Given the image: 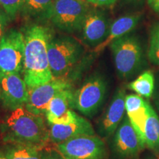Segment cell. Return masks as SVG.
I'll list each match as a JSON object with an SVG mask.
<instances>
[{"instance_id":"6da1fadb","label":"cell","mask_w":159,"mask_h":159,"mask_svg":"<svg viewBox=\"0 0 159 159\" xmlns=\"http://www.w3.org/2000/svg\"><path fill=\"white\" fill-rule=\"evenodd\" d=\"M24 35L25 51L22 75L27 87L30 89L54 79L47 52L52 34L47 27L35 25L27 28Z\"/></svg>"},{"instance_id":"7a4b0ae2","label":"cell","mask_w":159,"mask_h":159,"mask_svg":"<svg viewBox=\"0 0 159 159\" xmlns=\"http://www.w3.org/2000/svg\"><path fill=\"white\" fill-rule=\"evenodd\" d=\"M5 144H18L41 150L49 140L43 116L27 111L25 106L10 111L0 125Z\"/></svg>"},{"instance_id":"3957f363","label":"cell","mask_w":159,"mask_h":159,"mask_svg":"<svg viewBox=\"0 0 159 159\" xmlns=\"http://www.w3.org/2000/svg\"><path fill=\"white\" fill-rule=\"evenodd\" d=\"M49 66L54 78L63 77L71 81L84 54V49L77 40L63 36L52 39L47 47Z\"/></svg>"},{"instance_id":"277c9868","label":"cell","mask_w":159,"mask_h":159,"mask_svg":"<svg viewBox=\"0 0 159 159\" xmlns=\"http://www.w3.org/2000/svg\"><path fill=\"white\" fill-rule=\"evenodd\" d=\"M110 47L119 77L127 79L133 76L143 61V49L138 38L128 34L111 43Z\"/></svg>"},{"instance_id":"5b68a950","label":"cell","mask_w":159,"mask_h":159,"mask_svg":"<svg viewBox=\"0 0 159 159\" xmlns=\"http://www.w3.org/2000/svg\"><path fill=\"white\" fill-rule=\"evenodd\" d=\"M108 84L105 77L96 73L89 77L73 93V109L87 117L97 114L104 102Z\"/></svg>"},{"instance_id":"8992f818","label":"cell","mask_w":159,"mask_h":159,"mask_svg":"<svg viewBox=\"0 0 159 159\" xmlns=\"http://www.w3.org/2000/svg\"><path fill=\"white\" fill-rule=\"evenodd\" d=\"M89 5L85 0H54L48 19L66 33L80 30Z\"/></svg>"},{"instance_id":"52a82bcc","label":"cell","mask_w":159,"mask_h":159,"mask_svg":"<svg viewBox=\"0 0 159 159\" xmlns=\"http://www.w3.org/2000/svg\"><path fill=\"white\" fill-rule=\"evenodd\" d=\"M25 51V35L14 29L5 32L0 41V74H22Z\"/></svg>"},{"instance_id":"ba28073f","label":"cell","mask_w":159,"mask_h":159,"mask_svg":"<svg viewBox=\"0 0 159 159\" xmlns=\"http://www.w3.org/2000/svg\"><path fill=\"white\" fill-rule=\"evenodd\" d=\"M56 150L66 159H106V145L100 137L86 135L55 145Z\"/></svg>"},{"instance_id":"9c48e42d","label":"cell","mask_w":159,"mask_h":159,"mask_svg":"<svg viewBox=\"0 0 159 159\" xmlns=\"http://www.w3.org/2000/svg\"><path fill=\"white\" fill-rule=\"evenodd\" d=\"M72 89L71 82L63 77L54 78L48 83L29 89V97L25 108L39 116H45L49 103L55 95L65 89Z\"/></svg>"},{"instance_id":"30bf717a","label":"cell","mask_w":159,"mask_h":159,"mask_svg":"<svg viewBox=\"0 0 159 159\" xmlns=\"http://www.w3.org/2000/svg\"><path fill=\"white\" fill-rule=\"evenodd\" d=\"M29 89L19 74H0V101L9 111L25 106Z\"/></svg>"},{"instance_id":"8fae6325","label":"cell","mask_w":159,"mask_h":159,"mask_svg":"<svg viewBox=\"0 0 159 159\" xmlns=\"http://www.w3.org/2000/svg\"><path fill=\"white\" fill-rule=\"evenodd\" d=\"M146 144L139 136L128 117L124 116L115 131L113 139V149L117 156L122 158L136 156Z\"/></svg>"},{"instance_id":"7c38bea8","label":"cell","mask_w":159,"mask_h":159,"mask_svg":"<svg viewBox=\"0 0 159 159\" xmlns=\"http://www.w3.org/2000/svg\"><path fill=\"white\" fill-rule=\"evenodd\" d=\"M110 26V21L104 11L97 7H89L81 28L83 42L96 47L106 39Z\"/></svg>"},{"instance_id":"4fadbf2b","label":"cell","mask_w":159,"mask_h":159,"mask_svg":"<svg viewBox=\"0 0 159 159\" xmlns=\"http://www.w3.org/2000/svg\"><path fill=\"white\" fill-rule=\"evenodd\" d=\"M72 89L60 91L49 103L45 116L49 124L67 125L76 120L77 114L72 107Z\"/></svg>"},{"instance_id":"5bb4252c","label":"cell","mask_w":159,"mask_h":159,"mask_svg":"<svg viewBox=\"0 0 159 159\" xmlns=\"http://www.w3.org/2000/svg\"><path fill=\"white\" fill-rule=\"evenodd\" d=\"M125 97L124 89H117L110 104L98 122V130L102 137H109L114 134L125 116Z\"/></svg>"},{"instance_id":"9a60e30c","label":"cell","mask_w":159,"mask_h":159,"mask_svg":"<svg viewBox=\"0 0 159 159\" xmlns=\"http://www.w3.org/2000/svg\"><path fill=\"white\" fill-rule=\"evenodd\" d=\"M49 140L55 145L78 136L95 135V131L91 122L79 115H77L76 120L70 124H49Z\"/></svg>"},{"instance_id":"2e32d148","label":"cell","mask_w":159,"mask_h":159,"mask_svg":"<svg viewBox=\"0 0 159 159\" xmlns=\"http://www.w3.org/2000/svg\"><path fill=\"white\" fill-rule=\"evenodd\" d=\"M149 106V102L138 94H128L125 97L127 116L144 143V128L148 116Z\"/></svg>"},{"instance_id":"e0dca14e","label":"cell","mask_w":159,"mask_h":159,"mask_svg":"<svg viewBox=\"0 0 159 159\" xmlns=\"http://www.w3.org/2000/svg\"><path fill=\"white\" fill-rule=\"evenodd\" d=\"M141 19H142L141 13H132V14L122 16L115 20L111 24L106 39L98 46L94 47L93 52L95 54H99L107 47L110 46L111 43L114 41L125 35L130 34V32L134 30L138 25Z\"/></svg>"},{"instance_id":"ac0fdd59","label":"cell","mask_w":159,"mask_h":159,"mask_svg":"<svg viewBox=\"0 0 159 159\" xmlns=\"http://www.w3.org/2000/svg\"><path fill=\"white\" fill-rule=\"evenodd\" d=\"M144 140L149 149L159 154V117L150 105L145 124Z\"/></svg>"},{"instance_id":"d6986e66","label":"cell","mask_w":159,"mask_h":159,"mask_svg":"<svg viewBox=\"0 0 159 159\" xmlns=\"http://www.w3.org/2000/svg\"><path fill=\"white\" fill-rule=\"evenodd\" d=\"M52 0H25L20 13L26 17L48 19Z\"/></svg>"},{"instance_id":"ffe728a7","label":"cell","mask_w":159,"mask_h":159,"mask_svg":"<svg viewBox=\"0 0 159 159\" xmlns=\"http://www.w3.org/2000/svg\"><path fill=\"white\" fill-rule=\"evenodd\" d=\"M128 88L134 91L139 96L150 98L155 88L154 75L151 71H146L141 74L134 81L129 83Z\"/></svg>"},{"instance_id":"44dd1931","label":"cell","mask_w":159,"mask_h":159,"mask_svg":"<svg viewBox=\"0 0 159 159\" xmlns=\"http://www.w3.org/2000/svg\"><path fill=\"white\" fill-rule=\"evenodd\" d=\"M7 159H41L36 148L18 144H6L2 150Z\"/></svg>"},{"instance_id":"7402d4cb","label":"cell","mask_w":159,"mask_h":159,"mask_svg":"<svg viewBox=\"0 0 159 159\" xmlns=\"http://www.w3.org/2000/svg\"><path fill=\"white\" fill-rule=\"evenodd\" d=\"M148 57L151 62L159 66V21L151 28Z\"/></svg>"},{"instance_id":"603a6c76","label":"cell","mask_w":159,"mask_h":159,"mask_svg":"<svg viewBox=\"0 0 159 159\" xmlns=\"http://www.w3.org/2000/svg\"><path fill=\"white\" fill-rule=\"evenodd\" d=\"M24 2L25 0H0V5L9 19H13L21 12Z\"/></svg>"},{"instance_id":"cb8c5ba5","label":"cell","mask_w":159,"mask_h":159,"mask_svg":"<svg viewBox=\"0 0 159 159\" xmlns=\"http://www.w3.org/2000/svg\"><path fill=\"white\" fill-rule=\"evenodd\" d=\"M41 159H66L57 150H46L41 152Z\"/></svg>"},{"instance_id":"d4e9b609","label":"cell","mask_w":159,"mask_h":159,"mask_svg":"<svg viewBox=\"0 0 159 159\" xmlns=\"http://www.w3.org/2000/svg\"><path fill=\"white\" fill-rule=\"evenodd\" d=\"M87 2L97 7H111L118 0H86Z\"/></svg>"},{"instance_id":"484cf974","label":"cell","mask_w":159,"mask_h":159,"mask_svg":"<svg viewBox=\"0 0 159 159\" xmlns=\"http://www.w3.org/2000/svg\"><path fill=\"white\" fill-rule=\"evenodd\" d=\"M148 3L150 8L159 15V0H148Z\"/></svg>"},{"instance_id":"4316f807","label":"cell","mask_w":159,"mask_h":159,"mask_svg":"<svg viewBox=\"0 0 159 159\" xmlns=\"http://www.w3.org/2000/svg\"><path fill=\"white\" fill-rule=\"evenodd\" d=\"M8 16L6 15V13H2L0 12V24H4V25H7V21H10Z\"/></svg>"},{"instance_id":"83f0119b","label":"cell","mask_w":159,"mask_h":159,"mask_svg":"<svg viewBox=\"0 0 159 159\" xmlns=\"http://www.w3.org/2000/svg\"><path fill=\"white\" fill-rule=\"evenodd\" d=\"M5 27L6 25H4V24H0V41H1V39L2 36L5 34Z\"/></svg>"},{"instance_id":"f1b7e54d","label":"cell","mask_w":159,"mask_h":159,"mask_svg":"<svg viewBox=\"0 0 159 159\" xmlns=\"http://www.w3.org/2000/svg\"><path fill=\"white\" fill-rule=\"evenodd\" d=\"M125 1L127 2L128 3H131V4H142L143 3V2L144 1V0H125Z\"/></svg>"},{"instance_id":"f546056e","label":"cell","mask_w":159,"mask_h":159,"mask_svg":"<svg viewBox=\"0 0 159 159\" xmlns=\"http://www.w3.org/2000/svg\"><path fill=\"white\" fill-rule=\"evenodd\" d=\"M0 159H7L2 150H0Z\"/></svg>"},{"instance_id":"4dcf8cb0","label":"cell","mask_w":159,"mask_h":159,"mask_svg":"<svg viewBox=\"0 0 159 159\" xmlns=\"http://www.w3.org/2000/svg\"><path fill=\"white\" fill-rule=\"evenodd\" d=\"M146 159H148V158H146Z\"/></svg>"}]
</instances>
